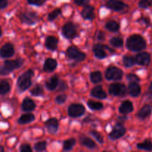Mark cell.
<instances>
[{"instance_id": "44dd1931", "label": "cell", "mask_w": 152, "mask_h": 152, "mask_svg": "<svg viewBox=\"0 0 152 152\" xmlns=\"http://www.w3.org/2000/svg\"><path fill=\"white\" fill-rule=\"evenodd\" d=\"M91 95L94 97L98 99H105L107 97V94L104 90L102 89V86H96L91 91Z\"/></svg>"}, {"instance_id": "ac0fdd59", "label": "cell", "mask_w": 152, "mask_h": 152, "mask_svg": "<svg viewBox=\"0 0 152 152\" xmlns=\"http://www.w3.org/2000/svg\"><path fill=\"white\" fill-rule=\"evenodd\" d=\"M134 109L133 104H132V102L130 101H124L123 102H122L121 105L119 108V110H120V112L121 114H127L129 113L132 112Z\"/></svg>"}, {"instance_id": "ab89813d", "label": "cell", "mask_w": 152, "mask_h": 152, "mask_svg": "<svg viewBox=\"0 0 152 152\" xmlns=\"http://www.w3.org/2000/svg\"><path fill=\"white\" fill-rule=\"evenodd\" d=\"M28 2L30 4L37 6H41L45 2V0H28Z\"/></svg>"}, {"instance_id": "ffe728a7", "label": "cell", "mask_w": 152, "mask_h": 152, "mask_svg": "<svg viewBox=\"0 0 152 152\" xmlns=\"http://www.w3.org/2000/svg\"><path fill=\"white\" fill-rule=\"evenodd\" d=\"M129 92L132 96H137L140 94L141 88L137 82H132L129 86Z\"/></svg>"}, {"instance_id": "f35d334b", "label": "cell", "mask_w": 152, "mask_h": 152, "mask_svg": "<svg viewBox=\"0 0 152 152\" xmlns=\"http://www.w3.org/2000/svg\"><path fill=\"white\" fill-rule=\"evenodd\" d=\"M152 5V0H141L139 2V6L142 8H147Z\"/></svg>"}, {"instance_id": "c3c4849f", "label": "cell", "mask_w": 152, "mask_h": 152, "mask_svg": "<svg viewBox=\"0 0 152 152\" xmlns=\"http://www.w3.org/2000/svg\"><path fill=\"white\" fill-rule=\"evenodd\" d=\"M148 94L150 95V96H152V82L150 85L149 88H148Z\"/></svg>"}, {"instance_id": "4fadbf2b", "label": "cell", "mask_w": 152, "mask_h": 152, "mask_svg": "<svg viewBox=\"0 0 152 152\" xmlns=\"http://www.w3.org/2000/svg\"><path fill=\"white\" fill-rule=\"evenodd\" d=\"M107 6L110 9L115 10V11H120V10H123V9L127 7L125 3L120 1H117V0H109L107 2Z\"/></svg>"}, {"instance_id": "681fc988", "label": "cell", "mask_w": 152, "mask_h": 152, "mask_svg": "<svg viewBox=\"0 0 152 152\" xmlns=\"http://www.w3.org/2000/svg\"><path fill=\"white\" fill-rule=\"evenodd\" d=\"M4 151V148H3L2 146H0V152Z\"/></svg>"}, {"instance_id": "7bdbcfd3", "label": "cell", "mask_w": 152, "mask_h": 152, "mask_svg": "<svg viewBox=\"0 0 152 152\" xmlns=\"http://www.w3.org/2000/svg\"><path fill=\"white\" fill-rule=\"evenodd\" d=\"M127 78L129 81L137 82V83L140 80L139 78H138L136 75H134V74H129V75L127 76Z\"/></svg>"}, {"instance_id": "3957f363", "label": "cell", "mask_w": 152, "mask_h": 152, "mask_svg": "<svg viewBox=\"0 0 152 152\" xmlns=\"http://www.w3.org/2000/svg\"><path fill=\"white\" fill-rule=\"evenodd\" d=\"M23 64L22 59L16 60H7L4 62V65L0 68V75H6L13 70L19 68Z\"/></svg>"}, {"instance_id": "7a4b0ae2", "label": "cell", "mask_w": 152, "mask_h": 152, "mask_svg": "<svg viewBox=\"0 0 152 152\" xmlns=\"http://www.w3.org/2000/svg\"><path fill=\"white\" fill-rule=\"evenodd\" d=\"M33 75H34V71L29 70L22 74L18 78L17 86L21 91H24L29 88L30 86H31V77H33Z\"/></svg>"}, {"instance_id": "bcb514c9", "label": "cell", "mask_w": 152, "mask_h": 152, "mask_svg": "<svg viewBox=\"0 0 152 152\" xmlns=\"http://www.w3.org/2000/svg\"><path fill=\"white\" fill-rule=\"evenodd\" d=\"M66 84H65V83H64V82H62V83H61L60 86H59V91H64L65 89H66Z\"/></svg>"}, {"instance_id": "f546056e", "label": "cell", "mask_w": 152, "mask_h": 152, "mask_svg": "<svg viewBox=\"0 0 152 152\" xmlns=\"http://www.w3.org/2000/svg\"><path fill=\"white\" fill-rule=\"evenodd\" d=\"M91 80L94 83H99L102 81V74L99 71H94L92 72L90 75Z\"/></svg>"}, {"instance_id": "836d02e7", "label": "cell", "mask_w": 152, "mask_h": 152, "mask_svg": "<svg viewBox=\"0 0 152 152\" xmlns=\"http://www.w3.org/2000/svg\"><path fill=\"white\" fill-rule=\"evenodd\" d=\"M110 42L111 45L116 48H120L123 45V40L120 37H113Z\"/></svg>"}, {"instance_id": "603a6c76", "label": "cell", "mask_w": 152, "mask_h": 152, "mask_svg": "<svg viewBox=\"0 0 152 152\" xmlns=\"http://www.w3.org/2000/svg\"><path fill=\"white\" fill-rule=\"evenodd\" d=\"M36 108V105L34 101L30 98H25L22 102V108L25 111H33Z\"/></svg>"}, {"instance_id": "7402d4cb", "label": "cell", "mask_w": 152, "mask_h": 152, "mask_svg": "<svg viewBox=\"0 0 152 152\" xmlns=\"http://www.w3.org/2000/svg\"><path fill=\"white\" fill-rule=\"evenodd\" d=\"M57 66V62L55 59H51V58H49L47 59L45 62L44 64V71L46 72H51L53 70H55V68Z\"/></svg>"}, {"instance_id": "d6a6232c", "label": "cell", "mask_w": 152, "mask_h": 152, "mask_svg": "<svg viewBox=\"0 0 152 152\" xmlns=\"http://www.w3.org/2000/svg\"><path fill=\"white\" fill-rule=\"evenodd\" d=\"M136 63L135 58H133L132 56H126L123 58V64L126 67H132Z\"/></svg>"}, {"instance_id": "6da1fadb", "label": "cell", "mask_w": 152, "mask_h": 152, "mask_svg": "<svg viewBox=\"0 0 152 152\" xmlns=\"http://www.w3.org/2000/svg\"><path fill=\"white\" fill-rule=\"evenodd\" d=\"M127 48L132 51H140L146 47L145 39L140 35H132L127 40Z\"/></svg>"}, {"instance_id": "ba28073f", "label": "cell", "mask_w": 152, "mask_h": 152, "mask_svg": "<svg viewBox=\"0 0 152 152\" xmlns=\"http://www.w3.org/2000/svg\"><path fill=\"white\" fill-rule=\"evenodd\" d=\"M109 92L114 96H124L126 94V88L121 83H114L110 86Z\"/></svg>"}, {"instance_id": "30bf717a", "label": "cell", "mask_w": 152, "mask_h": 152, "mask_svg": "<svg viewBox=\"0 0 152 152\" xmlns=\"http://www.w3.org/2000/svg\"><path fill=\"white\" fill-rule=\"evenodd\" d=\"M20 19L24 23L28 25H34L37 19V15L34 12H27L20 15Z\"/></svg>"}, {"instance_id": "7dc6e473", "label": "cell", "mask_w": 152, "mask_h": 152, "mask_svg": "<svg viewBox=\"0 0 152 152\" xmlns=\"http://www.w3.org/2000/svg\"><path fill=\"white\" fill-rule=\"evenodd\" d=\"M104 39H105V34H104L102 32L99 33V35H98V39L104 40Z\"/></svg>"}, {"instance_id": "52a82bcc", "label": "cell", "mask_w": 152, "mask_h": 152, "mask_svg": "<svg viewBox=\"0 0 152 152\" xmlns=\"http://www.w3.org/2000/svg\"><path fill=\"white\" fill-rule=\"evenodd\" d=\"M62 34L67 39H73L77 36V28L71 22H68L62 28Z\"/></svg>"}, {"instance_id": "74e56055", "label": "cell", "mask_w": 152, "mask_h": 152, "mask_svg": "<svg viewBox=\"0 0 152 152\" xmlns=\"http://www.w3.org/2000/svg\"><path fill=\"white\" fill-rule=\"evenodd\" d=\"M91 134L99 142H100V143H102V142H103V137H102L101 134H99V132H96V131H91Z\"/></svg>"}, {"instance_id": "9c48e42d", "label": "cell", "mask_w": 152, "mask_h": 152, "mask_svg": "<svg viewBox=\"0 0 152 152\" xmlns=\"http://www.w3.org/2000/svg\"><path fill=\"white\" fill-rule=\"evenodd\" d=\"M126 133V129L121 123H117L110 133V137L112 140H117L122 137Z\"/></svg>"}, {"instance_id": "b9f144b4", "label": "cell", "mask_w": 152, "mask_h": 152, "mask_svg": "<svg viewBox=\"0 0 152 152\" xmlns=\"http://www.w3.org/2000/svg\"><path fill=\"white\" fill-rule=\"evenodd\" d=\"M20 151H22V152H31V151H32V148H31V145H28V144H23V145H21Z\"/></svg>"}, {"instance_id": "9a60e30c", "label": "cell", "mask_w": 152, "mask_h": 152, "mask_svg": "<svg viewBox=\"0 0 152 152\" xmlns=\"http://www.w3.org/2000/svg\"><path fill=\"white\" fill-rule=\"evenodd\" d=\"M82 16L84 19L92 20L94 18V8L92 6L88 5L84 7L82 11Z\"/></svg>"}, {"instance_id": "d4e9b609", "label": "cell", "mask_w": 152, "mask_h": 152, "mask_svg": "<svg viewBox=\"0 0 152 152\" xmlns=\"http://www.w3.org/2000/svg\"><path fill=\"white\" fill-rule=\"evenodd\" d=\"M58 83H59V79H58L57 76H53V77H50L48 81L46 82L45 86L48 90L52 91L54 90L57 87Z\"/></svg>"}, {"instance_id": "cb8c5ba5", "label": "cell", "mask_w": 152, "mask_h": 152, "mask_svg": "<svg viewBox=\"0 0 152 152\" xmlns=\"http://www.w3.org/2000/svg\"><path fill=\"white\" fill-rule=\"evenodd\" d=\"M80 142L83 144L84 146L90 148V149H94L96 148V145L91 139L87 137L86 136H83L80 137Z\"/></svg>"}, {"instance_id": "f1b7e54d", "label": "cell", "mask_w": 152, "mask_h": 152, "mask_svg": "<svg viewBox=\"0 0 152 152\" xmlns=\"http://www.w3.org/2000/svg\"><path fill=\"white\" fill-rule=\"evenodd\" d=\"M105 28L110 31H112V32H116V31H118L120 29V25L115 21H109L108 22H107L106 25H105Z\"/></svg>"}, {"instance_id": "4316f807", "label": "cell", "mask_w": 152, "mask_h": 152, "mask_svg": "<svg viewBox=\"0 0 152 152\" xmlns=\"http://www.w3.org/2000/svg\"><path fill=\"white\" fill-rule=\"evenodd\" d=\"M10 84L6 80H0V94H6L10 91Z\"/></svg>"}, {"instance_id": "f907efd6", "label": "cell", "mask_w": 152, "mask_h": 152, "mask_svg": "<svg viewBox=\"0 0 152 152\" xmlns=\"http://www.w3.org/2000/svg\"><path fill=\"white\" fill-rule=\"evenodd\" d=\"M1 28H0V37H1Z\"/></svg>"}, {"instance_id": "1f68e13d", "label": "cell", "mask_w": 152, "mask_h": 152, "mask_svg": "<svg viewBox=\"0 0 152 152\" xmlns=\"http://www.w3.org/2000/svg\"><path fill=\"white\" fill-rule=\"evenodd\" d=\"M88 105L92 110H100L103 108V105L102 102H95L93 100H89L88 102Z\"/></svg>"}, {"instance_id": "5b68a950", "label": "cell", "mask_w": 152, "mask_h": 152, "mask_svg": "<svg viewBox=\"0 0 152 152\" xmlns=\"http://www.w3.org/2000/svg\"><path fill=\"white\" fill-rule=\"evenodd\" d=\"M67 56L71 59L77 61V62H82L86 59V54L82 53L77 48L74 46H71L67 50Z\"/></svg>"}, {"instance_id": "e575fe53", "label": "cell", "mask_w": 152, "mask_h": 152, "mask_svg": "<svg viewBox=\"0 0 152 152\" xmlns=\"http://www.w3.org/2000/svg\"><path fill=\"white\" fill-rule=\"evenodd\" d=\"M43 93H44V90H43V88L42 86H37L31 91V94L33 96H41V95L43 94Z\"/></svg>"}, {"instance_id": "8992f818", "label": "cell", "mask_w": 152, "mask_h": 152, "mask_svg": "<svg viewBox=\"0 0 152 152\" xmlns=\"http://www.w3.org/2000/svg\"><path fill=\"white\" fill-rule=\"evenodd\" d=\"M86 108L81 104H72L68 107V114L71 117H79L85 113Z\"/></svg>"}, {"instance_id": "277c9868", "label": "cell", "mask_w": 152, "mask_h": 152, "mask_svg": "<svg viewBox=\"0 0 152 152\" xmlns=\"http://www.w3.org/2000/svg\"><path fill=\"white\" fill-rule=\"evenodd\" d=\"M123 75V71L114 66L109 67L105 71V78L108 80H120Z\"/></svg>"}, {"instance_id": "8fae6325", "label": "cell", "mask_w": 152, "mask_h": 152, "mask_svg": "<svg viewBox=\"0 0 152 152\" xmlns=\"http://www.w3.org/2000/svg\"><path fill=\"white\" fill-rule=\"evenodd\" d=\"M136 63L140 65H148L151 62V56L148 53L142 52L137 55L135 57Z\"/></svg>"}, {"instance_id": "ee69618b", "label": "cell", "mask_w": 152, "mask_h": 152, "mask_svg": "<svg viewBox=\"0 0 152 152\" xmlns=\"http://www.w3.org/2000/svg\"><path fill=\"white\" fill-rule=\"evenodd\" d=\"M90 0H74V2L77 5H85L88 4Z\"/></svg>"}, {"instance_id": "d590c367", "label": "cell", "mask_w": 152, "mask_h": 152, "mask_svg": "<svg viewBox=\"0 0 152 152\" xmlns=\"http://www.w3.org/2000/svg\"><path fill=\"white\" fill-rule=\"evenodd\" d=\"M46 147H47V142H45V141L37 142V143H36L35 145H34V148H35L36 151H45V150L46 149Z\"/></svg>"}, {"instance_id": "2e32d148", "label": "cell", "mask_w": 152, "mask_h": 152, "mask_svg": "<svg viewBox=\"0 0 152 152\" xmlns=\"http://www.w3.org/2000/svg\"><path fill=\"white\" fill-rule=\"evenodd\" d=\"M58 45V39L55 37H47L45 39V47L48 50H54L57 48Z\"/></svg>"}, {"instance_id": "e0dca14e", "label": "cell", "mask_w": 152, "mask_h": 152, "mask_svg": "<svg viewBox=\"0 0 152 152\" xmlns=\"http://www.w3.org/2000/svg\"><path fill=\"white\" fill-rule=\"evenodd\" d=\"M93 51L95 56L96 58H98V59H104L106 56V53L105 51V48H104L103 45L101 44L95 45L93 48Z\"/></svg>"}, {"instance_id": "d6986e66", "label": "cell", "mask_w": 152, "mask_h": 152, "mask_svg": "<svg viewBox=\"0 0 152 152\" xmlns=\"http://www.w3.org/2000/svg\"><path fill=\"white\" fill-rule=\"evenodd\" d=\"M152 112V106L150 105H145L140 109L138 113V117L142 120H145L151 115Z\"/></svg>"}, {"instance_id": "4dcf8cb0", "label": "cell", "mask_w": 152, "mask_h": 152, "mask_svg": "<svg viewBox=\"0 0 152 152\" xmlns=\"http://www.w3.org/2000/svg\"><path fill=\"white\" fill-rule=\"evenodd\" d=\"M76 143V140L74 138H71V139H68L67 140H65L63 143V149L65 151H70L73 148V147L74 146Z\"/></svg>"}, {"instance_id": "5bb4252c", "label": "cell", "mask_w": 152, "mask_h": 152, "mask_svg": "<svg viewBox=\"0 0 152 152\" xmlns=\"http://www.w3.org/2000/svg\"><path fill=\"white\" fill-rule=\"evenodd\" d=\"M45 127L50 133L54 134L57 132L59 128V123L58 120L55 118H51L45 122Z\"/></svg>"}, {"instance_id": "83f0119b", "label": "cell", "mask_w": 152, "mask_h": 152, "mask_svg": "<svg viewBox=\"0 0 152 152\" xmlns=\"http://www.w3.org/2000/svg\"><path fill=\"white\" fill-rule=\"evenodd\" d=\"M137 148L141 150H145V151H152V142L150 140H146L142 143H139L137 145Z\"/></svg>"}, {"instance_id": "8d00e7d4", "label": "cell", "mask_w": 152, "mask_h": 152, "mask_svg": "<svg viewBox=\"0 0 152 152\" xmlns=\"http://www.w3.org/2000/svg\"><path fill=\"white\" fill-rule=\"evenodd\" d=\"M61 13V10L60 9L57 8L56 10H54L53 11H52L50 14L48 15V20L49 21H53L59 16Z\"/></svg>"}, {"instance_id": "f6af8a7d", "label": "cell", "mask_w": 152, "mask_h": 152, "mask_svg": "<svg viewBox=\"0 0 152 152\" xmlns=\"http://www.w3.org/2000/svg\"><path fill=\"white\" fill-rule=\"evenodd\" d=\"M7 0H0V9H3L7 7Z\"/></svg>"}, {"instance_id": "484cf974", "label": "cell", "mask_w": 152, "mask_h": 152, "mask_svg": "<svg viewBox=\"0 0 152 152\" xmlns=\"http://www.w3.org/2000/svg\"><path fill=\"white\" fill-rule=\"evenodd\" d=\"M35 120V117L32 114H23L20 117V118L18 120V123L19 124H28V123H31Z\"/></svg>"}, {"instance_id": "60d3db41", "label": "cell", "mask_w": 152, "mask_h": 152, "mask_svg": "<svg viewBox=\"0 0 152 152\" xmlns=\"http://www.w3.org/2000/svg\"><path fill=\"white\" fill-rule=\"evenodd\" d=\"M67 96L65 94H61L56 96V101L58 104H63L66 101Z\"/></svg>"}, {"instance_id": "7c38bea8", "label": "cell", "mask_w": 152, "mask_h": 152, "mask_svg": "<svg viewBox=\"0 0 152 152\" xmlns=\"http://www.w3.org/2000/svg\"><path fill=\"white\" fill-rule=\"evenodd\" d=\"M14 54V48L11 44H5L0 49V56L2 58H8Z\"/></svg>"}]
</instances>
